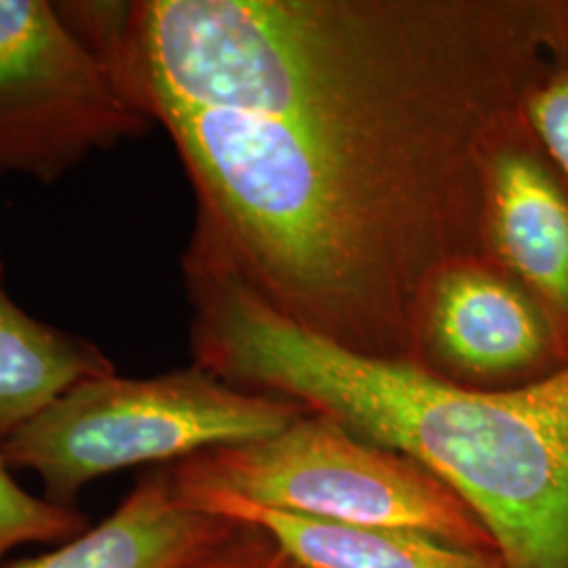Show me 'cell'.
<instances>
[{
    "label": "cell",
    "instance_id": "cell-4",
    "mask_svg": "<svg viewBox=\"0 0 568 568\" xmlns=\"http://www.w3.org/2000/svg\"><path fill=\"white\" fill-rule=\"evenodd\" d=\"M304 413L291 400L230 386L196 365L143 379L112 373L47 406L0 443V459L37 474L47 499L70 508L95 478L257 440Z\"/></svg>",
    "mask_w": 568,
    "mask_h": 568
},
{
    "label": "cell",
    "instance_id": "cell-2",
    "mask_svg": "<svg viewBox=\"0 0 568 568\" xmlns=\"http://www.w3.org/2000/svg\"><path fill=\"white\" fill-rule=\"evenodd\" d=\"M183 283L194 365L427 467L487 527L504 567L568 568V365L532 386L467 389L305 331L203 248H185Z\"/></svg>",
    "mask_w": 568,
    "mask_h": 568
},
{
    "label": "cell",
    "instance_id": "cell-6",
    "mask_svg": "<svg viewBox=\"0 0 568 568\" xmlns=\"http://www.w3.org/2000/svg\"><path fill=\"white\" fill-rule=\"evenodd\" d=\"M415 365L453 386L506 392L532 386L568 365L548 314L487 257L443 267L427 288Z\"/></svg>",
    "mask_w": 568,
    "mask_h": 568
},
{
    "label": "cell",
    "instance_id": "cell-10",
    "mask_svg": "<svg viewBox=\"0 0 568 568\" xmlns=\"http://www.w3.org/2000/svg\"><path fill=\"white\" fill-rule=\"evenodd\" d=\"M112 373L102 347L42 323L9 297L0 255V443L72 387Z\"/></svg>",
    "mask_w": 568,
    "mask_h": 568
},
{
    "label": "cell",
    "instance_id": "cell-3",
    "mask_svg": "<svg viewBox=\"0 0 568 568\" xmlns=\"http://www.w3.org/2000/svg\"><path fill=\"white\" fill-rule=\"evenodd\" d=\"M169 476L183 504L224 497L347 527L417 530L499 556L487 527L436 474L307 410L276 434L171 464Z\"/></svg>",
    "mask_w": 568,
    "mask_h": 568
},
{
    "label": "cell",
    "instance_id": "cell-7",
    "mask_svg": "<svg viewBox=\"0 0 568 568\" xmlns=\"http://www.w3.org/2000/svg\"><path fill=\"white\" fill-rule=\"evenodd\" d=\"M483 196L485 257L541 305L568 352V180L527 112L490 145Z\"/></svg>",
    "mask_w": 568,
    "mask_h": 568
},
{
    "label": "cell",
    "instance_id": "cell-1",
    "mask_svg": "<svg viewBox=\"0 0 568 568\" xmlns=\"http://www.w3.org/2000/svg\"><path fill=\"white\" fill-rule=\"evenodd\" d=\"M568 0L105 2L89 42L175 143L192 241L284 318L413 363L436 274L485 257L488 150Z\"/></svg>",
    "mask_w": 568,
    "mask_h": 568
},
{
    "label": "cell",
    "instance_id": "cell-8",
    "mask_svg": "<svg viewBox=\"0 0 568 568\" xmlns=\"http://www.w3.org/2000/svg\"><path fill=\"white\" fill-rule=\"evenodd\" d=\"M232 525L183 504L169 467H161L143 476L100 527L11 568H180Z\"/></svg>",
    "mask_w": 568,
    "mask_h": 568
},
{
    "label": "cell",
    "instance_id": "cell-13",
    "mask_svg": "<svg viewBox=\"0 0 568 568\" xmlns=\"http://www.w3.org/2000/svg\"><path fill=\"white\" fill-rule=\"evenodd\" d=\"M180 568H312L265 528L234 520L213 544Z\"/></svg>",
    "mask_w": 568,
    "mask_h": 568
},
{
    "label": "cell",
    "instance_id": "cell-9",
    "mask_svg": "<svg viewBox=\"0 0 568 568\" xmlns=\"http://www.w3.org/2000/svg\"><path fill=\"white\" fill-rule=\"evenodd\" d=\"M187 506L265 528L312 568H506L497 554L457 548L417 530L347 527L224 497Z\"/></svg>",
    "mask_w": 568,
    "mask_h": 568
},
{
    "label": "cell",
    "instance_id": "cell-12",
    "mask_svg": "<svg viewBox=\"0 0 568 568\" xmlns=\"http://www.w3.org/2000/svg\"><path fill=\"white\" fill-rule=\"evenodd\" d=\"M527 116L568 180V13L548 70L528 98Z\"/></svg>",
    "mask_w": 568,
    "mask_h": 568
},
{
    "label": "cell",
    "instance_id": "cell-5",
    "mask_svg": "<svg viewBox=\"0 0 568 568\" xmlns=\"http://www.w3.org/2000/svg\"><path fill=\"white\" fill-rule=\"evenodd\" d=\"M150 124L58 2L0 0V175L58 182Z\"/></svg>",
    "mask_w": 568,
    "mask_h": 568
},
{
    "label": "cell",
    "instance_id": "cell-11",
    "mask_svg": "<svg viewBox=\"0 0 568 568\" xmlns=\"http://www.w3.org/2000/svg\"><path fill=\"white\" fill-rule=\"evenodd\" d=\"M84 530L87 518L77 509L30 495L0 459V567L11 549L74 539Z\"/></svg>",
    "mask_w": 568,
    "mask_h": 568
}]
</instances>
